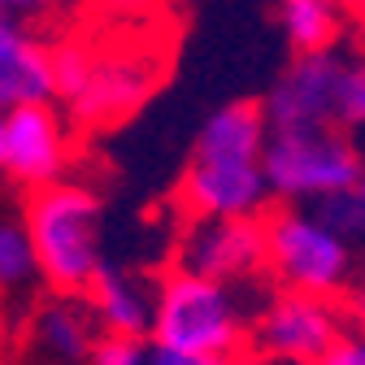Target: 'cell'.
Wrapping results in <instances>:
<instances>
[{
  "label": "cell",
  "instance_id": "obj_1",
  "mask_svg": "<svg viewBox=\"0 0 365 365\" xmlns=\"http://www.w3.org/2000/svg\"><path fill=\"white\" fill-rule=\"evenodd\" d=\"M170 74V35L161 26L87 22L57 35V105L78 130L96 135L135 118Z\"/></svg>",
  "mask_w": 365,
  "mask_h": 365
},
{
  "label": "cell",
  "instance_id": "obj_2",
  "mask_svg": "<svg viewBox=\"0 0 365 365\" xmlns=\"http://www.w3.org/2000/svg\"><path fill=\"white\" fill-rule=\"evenodd\" d=\"M269 118L261 101H231L213 109L174 182L178 217H265L274 192L265 178Z\"/></svg>",
  "mask_w": 365,
  "mask_h": 365
},
{
  "label": "cell",
  "instance_id": "obj_3",
  "mask_svg": "<svg viewBox=\"0 0 365 365\" xmlns=\"http://www.w3.org/2000/svg\"><path fill=\"white\" fill-rule=\"evenodd\" d=\"M22 226L39 257V283L53 296H83L105 261V205L78 178L22 196Z\"/></svg>",
  "mask_w": 365,
  "mask_h": 365
},
{
  "label": "cell",
  "instance_id": "obj_4",
  "mask_svg": "<svg viewBox=\"0 0 365 365\" xmlns=\"http://www.w3.org/2000/svg\"><path fill=\"white\" fill-rule=\"evenodd\" d=\"M153 344L170 352L240 361L244 352H252V309L244 304L240 287L170 265L157 279Z\"/></svg>",
  "mask_w": 365,
  "mask_h": 365
},
{
  "label": "cell",
  "instance_id": "obj_5",
  "mask_svg": "<svg viewBox=\"0 0 365 365\" xmlns=\"http://www.w3.org/2000/svg\"><path fill=\"white\" fill-rule=\"evenodd\" d=\"M265 178L274 205H322L361 187L365 148L339 126H269Z\"/></svg>",
  "mask_w": 365,
  "mask_h": 365
},
{
  "label": "cell",
  "instance_id": "obj_6",
  "mask_svg": "<svg viewBox=\"0 0 365 365\" xmlns=\"http://www.w3.org/2000/svg\"><path fill=\"white\" fill-rule=\"evenodd\" d=\"M269 231V283L309 296L344 300L356 283L361 252L317 213L313 205H274L265 213Z\"/></svg>",
  "mask_w": 365,
  "mask_h": 365
},
{
  "label": "cell",
  "instance_id": "obj_7",
  "mask_svg": "<svg viewBox=\"0 0 365 365\" xmlns=\"http://www.w3.org/2000/svg\"><path fill=\"white\" fill-rule=\"evenodd\" d=\"M170 265L226 287L269 283V231L265 217H178Z\"/></svg>",
  "mask_w": 365,
  "mask_h": 365
},
{
  "label": "cell",
  "instance_id": "obj_8",
  "mask_svg": "<svg viewBox=\"0 0 365 365\" xmlns=\"http://www.w3.org/2000/svg\"><path fill=\"white\" fill-rule=\"evenodd\" d=\"M74 161L78 126L57 101L0 109V170L9 187H18L22 196L43 192L53 182L74 178Z\"/></svg>",
  "mask_w": 365,
  "mask_h": 365
},
{
  "label": "cell",
  "instance_id": "obj_9",
  "mask_svg": "<svg viewBox=\"0 0 365 365\" xmlns=\"http://www.w3.org/2000/svg\"><path fill=\"white\" fill-rule=\"evenodd\" d=\"M348 331L352 317L335 296H309L265 283V300L252 304V352L279 361L322 365Z\"/></svg>",
  "mask_w": 365,
  "mask_h": 365
},
{
  "label": "cell",
  "instance_id": "obj_10",
  "mask_svg": "<svg viewBox=\"0 0 365 365\" xmlns=\"http://www.w3.org/2000/svg\"><path fill=\"white\" fill-rule=\"evenodd\" d=\"M339 78H344V43L331 53L292 57V66L261 101L269 126H339Z\"/></svg>",
  "mask_w": 365,
  "mask_h": 365
},
{
  "label": "cell",
  "instance_id": "obj_11",
  "mask_svg": "<svg viewBox=\"0 0 365 365\" xmlns=\"http://www.w3.org/2000/svg\"><path fill=\"white\" fill-rule=\"evenodd\" d=\"M101 322L83 296H43L22 322V365H91Z\"/></svg>",
  "mask_w": 365,
  "mask_h": 365
},
{
  "label": "cell",
  "instance_id": "obj_12",
  "mask_svg": "<svg viewBox=\"0 0 365 365\" xmlns=\"http://www.w3.org/2000/svg\"><path fill=\"white\" fill-rule=\"evenodd\" d=\"M57 101V35L31 22H0V109Z\"/></svg>",
  "mask_w": 365,
  "mask_h": 365
},
{
  "label": "cell",
  "instance_id": "obj_13",
  "mask_svg": "<svg viewBox=\"0 0 365 365\" xmlns=\"http://www.w3.org/2000/svg\"><path fill=\"white\" fill-rule=\"evenodd\" d=\"M91 304L96 322L105 335H135L153 344V317H157V283L140 279L122 265H105L96 274V283L83 292Z\"/></svg>",
  "mask_w": 365,
  "mask_h": 365
},
{
  "label": "cell",
  "instance_id": "obj_14",
  "mask_svg": "<svg viewBox=\"0 0 365 365\" xmlns=\"http://www.w3.org/2000/svg\"><path fill=\"white\" fill-rule=\"evenodd\" d=\"M279 31L296 57L348 43V14L335 0H279Z\"/></svg>",
  "mask_w": 365,
  "mask_h": 365
},
{
  "label": "cell",
  "instance_id": "obj_15",
  "mask_svg": "<svg viewBox=\"0 0 365 365\" xmlns=\"http://www.w3.org/2000/svg\"><path fill=\"white\" fill-rule=\"evenodd\" d=\"M0 279H5V292H22L39 283V257H35V244L26 235L22 217H9L0 226Z\"/></svg>",
  "mask_w": 365,
  "mask_h": 365
},
{
  "label": "cell",
  "instance_id": "obj_16",
  "mask_svg": "<svg viewBox=\"0 0 365 365\" xmlns=\"http://www.w3.org/2000/svg\"><path fill=\"white\" fill-rule=\"evenodd\" d=\"M339 126L365 130V39L344 43V78H339Z\"/></svg>",
  "mask_w": 365,
  "mask_h": 365
},
{
  "label": "cell",
  "instance_id": "obj_17",
  "mask_svg": "<svg viewBox=\"0 0 365 365\" xmlns=\"http://www.w3.org/2000/svg\"><path fill=\"white\" fill-rule=\"evenodd\" d=\"M91 22L109 26H161L178 0H78Z\"/></svg>",
  "mask_w": 365,
  "mask_h": 365
},
{
  "label": "cell",
  "instance_id": "obj_18",
  "mask_svg": "<svg viewBox=\"0 0 365 365\" xmlns=\"http://www.w3.org/2000/svg\"><path fill=\"white\" fill-rule=\"evenodd\" d=\"M313 209L322 213L356 252H365V196H361V187L339 192V196H331V200H322V205H313Z\"/></svg>",
  "mask_w": 365,
  "mask_h": 365
},
{
  "label": "cell",
  "instance_id": "obj_19",
  "mask_svg": "<svg viewBox=\"0 0 365 365\" xmlns=\"http://www.w3.org/2000/svg\"><path fill=\"white\" fill-rule=\"evenodd\" d=\"M153 344L135 339V335H101L96 352H91V365H148Z\"/></svg>",
  "mask_w": 365,
  "mask_h": 365
},
{
  "label": "cell",
  "instance_id": "obj_20",
  "mask_svg": "<svg viewBox=\"0 0 365 365\" xmlns=\"http://www.w3.org/2000/svg\"><path fill=\"white\" fill-rule=\"evenodd\" d=\"M66 5H70V0H0L5 18L31 22V26H48L57 14H66Z\"/></svg>",
  "mask_w": 365,
  "mask_h": 365
},
{
  "label": "cell",
  "instance_id": "obj_21",
  "mask_svg": "<svg viewBox=\"0 0 365 365\" xmlns=\"http://www.w3.org/2000/svg\"><path fill=\"white\" fill-rule=\"evenodd\" d=\"M322 365H365V331L352 327V331L335 344V352H331Z\"/></svg>",
  "mask_w": 365,
  "mask_h": 365
},
{
  "label": "cell",
  "instance_id": "obj_22",
  "mask_svg": "<svg viewBox=\"0 0 365 365\" xmlns=\"http://www.w3.org/2000/svg\"><path fill=\"white\" fill-rule=\"evenodd\" d=\"M148 365H235V361H222V356H196V352H170V348H157V344H153Z\"/></svg>",
  "mask_w": 365,
  "mask_h": 365
},
{
  "label": "cell",
  "instance_id": "obj_23",
  "mask_svg": "<svg viewBox=\"0 0 365 365\" xmlns=\"http://www.w3.org/2000/svg\"><path fill=\"white\" fill-rule=\"evenodd\" d=\"M344 309H348V317H352V327H356V331H365V269L356 274V283L348 287Z\"/></svg>",
  "mask_w": 365,
  "mask_h": 365
},
{
  "label": "cell",
  "instance_id": "obj_24",
  "mask_svg": "<svg viewBox=\"0 0 365 365\" xmlns=\"http://www.w3.org/2000/svg\"><path fill=\"white\" fill-rule=\"evenodd\" d=\"M235 365H296V361H279V356H265V352H244Z\"/></svg>",
  "mask_w": 365,
  "mask_h": 365
},
{
  "label": "cell",
  "instance_id": "obj_25",
  "mask_svg": "<svg viewBox=\"0 0 365 365\" xmlns=\"http://www.w3.org/2000/svg\"><path fill=\"white\" fill-rule=\"evenodd\" d=\"M335 5L348 14V22H361L365 26V0H335Z\"/></svg>",
  "mask_w": 365,
  "mask_h": 365
},
{
  "label": "cell",
  "instance_id": "obj_26",
  "mask_svg": "<svg viewBox=\"0 0 365 365\" xmlns=\"http://www.w3.org/2000/svg\"><path fill=\"white\" fill-rule=\"evenodd\" d=\"M361 196H365V178H361Z\"/></svg>",
  "mask_w": 365,
  "mask_h": 365
}]
</instances>
